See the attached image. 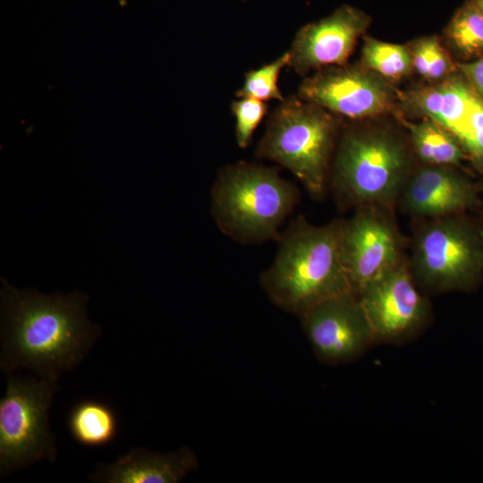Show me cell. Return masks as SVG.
<instances>
[{"instance_id": "6da1fadb", "label": "cell", "mask_w": 483, "mask_h": 483, "mask_svg": "<svg viewBox=\"0 0 483 483\" xmlns=\"http://www.w3.org/2000/svg\"><path fill=\"white\" fill-rule=\"evenodd\" d=\"M0 369L4 375L29 369L58 381L79 365L99 335L87 317L89 296L19 290L2 278Z\"/></svg>"}, {"instance_id": "7a4b0ae2", "label": "cell", "mask_w": 483, "mask_h": 483, "mask_svg": "<svg viewBox=\"0 0 483 483\" xmlns=\"http://www.w3.org/2000/svg\"><path fill=\"white\" fill-rule=\"evenodd\" d=\"M342 225V220L313 225L299 216L280 233L275 257L260 276L275 306L301 318L323 301L352 291L341 257Z\"/></svg>"}, {"instance_id": "3957f363", "label": "cell", "mask_w": 483, "mask_h": 483, "mask_svg": "<svg viewBox=\"0 0 483 483\" xmlns=\"http://www.w3.org/2000/svg\"><path fill=\"white\" fill-rule=\"evenodd\" d=\"M300 199L297 187L277 169L238 161L221 168L211 190V214L218 229L235 242L276 240Z\"/></svg>"}, {"instance_id": "277c9868", "label": "cell", "mask_w": 483, "mask_h": 483, "mask_svg": "<svg viewBox=\"0 0 483 483\" xmlns=\"http://www.w3.org/2000/svg\"><path fill=\"white\" fill-rule=\"evenodd\" d=\"M338 124L333 113L289 96L270 114L255 156L287 169L318 199L325 192Z\"/></svg>"}, {"instance_id": "5b68a950", "label": "cell", "mask_w": 483, "mask_h": 483, "mask_svg": "<svg viewBox=\"0 0 483 483\" xmlns=\"http://www.w3.org/2000/svg\"><path fill=\"white\" fill-rule=\"evenodd\" d=\"M408 169L406 150L396 137L379 130L350 129L338 144L333 186L349 204H386L402 191Z\"/></svg>"}, {"instance_id": "8992f818", "label": "cell", "mask_w": 483, "mask_h": 483, "mask_svg": "<svg viewBox=\"0 0 483 483\" xmlns=\"http://www.w3.org/2000/svg\"><path fill=\"white\" fill-rule=\"evenodd\" d=\"M0 399V478L39 461L55 462L57 448L48 411L57 381L7 375Z\"/></svg>"}, {"instance_id": "52a82bcc", "label": "cell", "mask_w": 483, "mask_h": 483, "mask_svg": "<svg viewBox=\"0 0 483 483\" xmlns=\"http://www.w3.org/2000/svg\"><path fill=\"white\" fill-rule=\"evenodd\" d=\"M482 259V249L475 233L463 223L446 216L437 218L418 234L412 270L425 287L445 291L474 277Z\"/></svg>"}, {"instance_id": "ba28073f", "label": "cell", "mask_w": 483, "mask_h": 483, "mask_svg": "<svg viewBox=\"0 0 483 483\" xmlns=\"http://www.w3.org/2000/svg\"><path fill=\"white\" fill-rule=\"evenodd\" d=\"M297 95L335 115L360 120L395 111L393 83L356 64L328 66L306 76Z\"/></svg>"}, {"instance_id": "9c48e42d", "label": "cell", "mask_w": 483, "mask_h": 483, "mask_svg": "<svg viewBox=\"0 0 483 483\" xmlns=\"http://www.w3.org/2000/svg\"><path fill=\"white\" fill-rule=\"evenodd\" d=\"M375 343L401 344L417 336L428 318V303L404 265L395 267L358 294Z\"/></svg>"}, {"instance_id": "30bf717a", "label": "cell", "mask_w": 483, "mask_h": 483, "mask_svg": "<svg viewBox=\"0 0 483 483\" xmlns=\"http://www.w3.org/2000/svg\"><path fill=\"white\" fill-rule=\"evenodd\" d=\"M300 318L316 356L326 364L355 360L376 344L365 309L352 291L323 301Z\"/></svg>"}, {"instance_id": "8fae6325", "label": "cell", "mask_w": 483, "mask_h": 483, "mask_svg": "<svg viewBox=\"0 0 483 483\" xmlns=\"http://www.w3.org/2000/svg\"><path fill=\"white\" fill-rule=\"evenodd\" d=\"M371 22L364 11L342 4L331 14L302 26L290 48L288 67L301 76L347 64L358 39Z\"/></svg>"}, {"instance_id": "7c38bea8", "label": "cell", "mask_w": 483, "mask_h": 483, "mask_svg": "<svg viewBox=\"0 0 483 483\" xmlns=\"http://www.w3.org/2000/svg\"><path fill=\"white\" fill-rule=\"evenodd\" d=\"M340 244L342 261L356 294L400 263L395 230L384 216L369 208L343 221Z\"/></svg>"}, {"instance_id": "4fadbf2b", "label": "cell", "mask_w": 483, "mask_h": 483, "mask_svg": "<svg viewBox=\"0 0 483 483\" xmlns=\"http://www.w3.org/2000/svg\"><path fill=\"white\" fill-rule=\"evenodd\" d=\"M403 208L416 216H450L472 201L469 183L451 166L428 165L417 171L402 190Z\"/></svg>"}, {"instance_id": "5bb4252c", "label": "cell", "mask_w": 483, "mask_h": 483, "mask_svg": "<svg viewBox=\"0 0 483 483\" xmlns=\"http://www.w3.org/2000/svg\"><path fill=\"white\" fill-rule=\"evenodd\" d=\"M198 468L189 447L161 453L143 447L131 449L112 463H97L89 480L97 483H177Z\"/></svg>"}, {"instance_id": "9a60e30c", "label": "cell", "mask_w": 483, "mask_h": 483, "mask_svg": "<svg viewBox=\"0 0 483 483\" xmlns=\"http://www.w3.org/2000/svg\"><path fill=\"white\" fill-rule=\"evenodd\" d=\"M67 424L73 439L90 447L110 444L118 432L114 411L97 400H83L75 403L69 412Z\"/></svg>"}, {"instance_id": "2e32d148", "label": "cell", "mask_w": 483, "mask_h": 483, "mask_svg": "<svg viewBox=\"0 0 483 483\" xmlns=\"http://www.w3.org/2000/svg\"><path fill=\"white\" fill-rule=\"evenodd\" d=\"M402 123L409 130L417 155L428 165H457L465 157L454 135L436 122L423 118L420 122L402 120Z\"/></svg>"}, {"instance_id": "e0dca14e", "label": "cell", "mask_w": 483, "mask_h": 483, "mask_svg": "<svg viewBox=\"0 0 483 483\" xmlns=\"http://www.w3.org/2000/svg\"><path fill=\"white\" fill-rule=\"evenodd\" d=\"M445 38L462 58L483 55V13L474 0H466L447 23Z\"/></svg>"}, {"instance_id": "ac0fdd59", "label": "cell", "mask_w": 483, "mask_h": 483, "mask_svg": "<svg viewBox=\"0 0 483 483\" xmlns=\"http://www.w3.org/2000/svg\"><path fill=\"white\" fill-rule=\"evenodd\" d=\"M360 64L393 83L407 77L413 71L408 45L384 42L366 37Z\"/></svg>"}, {"instance_id": "d6986e66", "label": "cell", "mask_w": 483, "mask_h": 483, "mask_svg": "<svg viewBox=\"0 0 483 483\" xmlns=\"http://www.w3.org/2000/svg\"><path fill=\"white\" fill-rule=\"evenodd\" d=\"M413 70L431 83L438 82L458 71L437 36H425L408 44Z\"/></svg>"}, {"instance_id": "ffe728a7", "label": "cell", "mask_w": 483, "mask_h": 483, "mask_svg": "<svg viewBox=\"0 0 483 483\" xmlns=\"http://www.w3.org/2000/svg\"><path fill=\"white\" fill-rule=\"evenodd\" d=\"M289 59V53L285 51L272 62L246 72L236 97H251L264 102L274 99L282 101L284 97L278 87V79L282 70L288 66Z\"/></svg>"}, {"instance_id": "44dd1931", "label": "cell", "mask_w": 483, "mask_h": 483, "mask_svg": "<svg viewBox=\"0 0 483 483\" xmlns=\"http://www.w3.org/2000/svg\"><path fill=\"white\" fill-rule=\"evenodd\" d=\"M235 120L234 135L239 148L250 146L252 136L267 112L266 102L251 98L238 97L231 104Z\"/></svg>"}, {"instance_id": "7402d4cb", "label": "cell", "mask_w": 483, "mask_h": 483, "mask_svg": "<svg viewBox=\"0 0 483 483\" xmlns=\"http://www.w3.org/2000/svg\"><path fill=\"white\" fill-rule=\"evenodd\" d=\"M460 144L472 163L483 169V99L477 94L471 118Z\"/></svg>"}, {"instance_id": "603a6c76", "label": "cell", "mask_w": 483, "mask_h": 483, "mask_svg": "<svg viewBox=\"0 0 483 483\" xmlns=\"http://www.w3.org/2000/svg\"><path fill=\"white\" fill-rule=\"evenodd\" d=\"M458 71L483 99V55L472 62L457 63Z\"/></svg>"}, {"instance_id": "cb8c5ba5", "label": "cell", "mask_w": 483, "mask_h": 483, "mask_svg": "<svg viewBox=\"0 0 483 483\" xmlns=\"http://www.w3.org/2000/svg\"><path fill=\"white\" fill-rule=\"evenodd\" d=\"M474 1L476 2L477 5L479 6V8L483 13V0H474Z\"/></svg>"}]
</instances>
